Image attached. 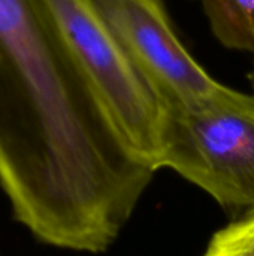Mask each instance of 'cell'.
Listing matches in <instances>:
<instances>
[{
	"label": "cell",
	"mask_w": 254,
	"mask_h": 256,
	"mask_svg": "<svg viewBox=\"0 0 254 256\" xmlns=\"http://www.w3.org/2000/svg\"><path fill=\"white\" fill-rule=\"evenodd\" d=\"M154 172L105 124L39 0H0V188L39 242L100 254Z\"/></svg>",
	"instance_id": "obj_1"
},
{
	"label": "cell",
	"mask_w": 254,
	"mask_h": 256,
	"mask_svg": "<svg viewBox=\"0 0 254 256\" xmlns=\"http://www.w3.org/2000/svg\"><path fill=\"white\" fill-rule=\"evenodd\" d=\"M87 94L138 164L163 168L171 112L142 80L91 0H39Z\"/></svg>",
	"instance_id": "obj_2"
},
{
	"label": "cell",
	"mask_w": 254,
	"mask_h": 256,
	"mask_svg": "<svg viewBox=\"0 0 254 256\" xmlns=\"http://www.w3.org/2000/svg\"><path fill=\"white\" fill-rule=\"evenodd\" d=\"M163 168L238 219L254 214V96L172 112Z\"/></svg>",
	"instance_id": "obj_3"
},
{
	"label": "cell",
	"mask_w": 254,
	"mask_h": 256,
	"mask_svg": "<svg viewBox=\"0 0 254 256\" xmlns=\"http://www.w3.org/2000/svg\"><path fill=\"white\" fill-rule=\"evenodd\" d=\"M121 48L168 111H189L234 98L186 50L162 0H91Z\"/></svg>",
	"instance_id": "obj_4"
},
{
	"label": "cell",
	"mask_w": 254,
	"mask_h": 256,
	"mask_svg": "<svg viewBox=\"0 0 254 256\" xmlns=\"http://www.w3.org/2000/svg\"><path fill=\"white\" fill-rule=\"evenodd\" d=\"M214 36L226 48L254 54V0H201Z\"/></svg>",
	"instance_id": "obj_5"
},
{
	"label": "cell",
	"mask_w": 254,
	"mask_h": 256,
	"mask_svg": "<svg viewBox=\"0 0 254 256\" xmlns=\"http://www.w3.org/2000/svg\"><path fill=\"white\" fill-rule=\"evenodd\" d=\"M202 256H254V214L219 230Z\"/></svg>",
	"instance_id": "obj_6"
},
{
	"label": "cell",
	"mask_w": 254,
	"mask_h": 256,
	"mask_svg": "<svg viewBox=\"0 0 254 256\" xmlns=\"http://www.w3.org/2000/svg\"><path fill=\"white\" fill-rule=\"evenodd\" d=\"M250 78H252V81H253V86H254V70L252 72V76H250Z\"/></svg>",
	"instance_id": "obj_7"
}]
</instances>
